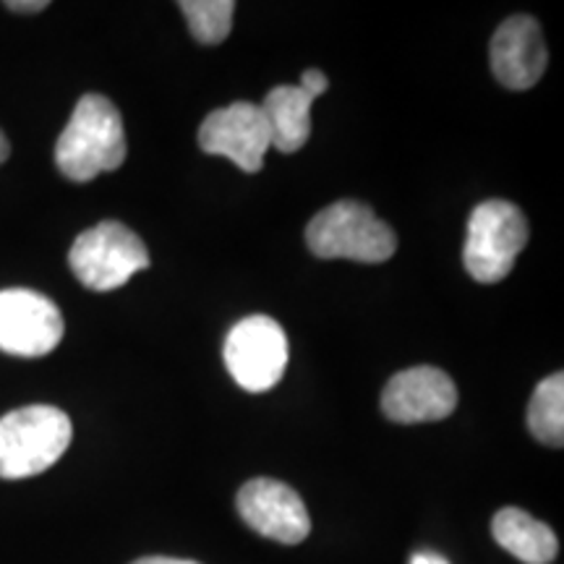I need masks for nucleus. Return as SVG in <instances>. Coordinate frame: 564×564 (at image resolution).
<instances>
[{"label":"nucleus","mask_w":564,"mask_h":564,"mask_svg":"<svg viewBox=\"0 0 564 564\" xmlns=\"http://www.w3.org/2000/svg\"><path fill=\"white\" fill-rule=\"evenodd\" d=\"M126 131L121 112L102 95H84L55 144V162L68 181L87 183L123 165Z\"/></svg>","instance_id":"nucleus-1"},{"label":"nucleus","mask_w":564,"mask_h":564,"mask_svg":"<svg viewBox=\"0 0 564 564\" xmlns=\"http://www.w3.org/2000/svg\"><path fill=\"white\" fill-rule=\"evenodd\" d=\"M74 426L61 408L26 405L0 419V478L45 474L68 449Z\"/></svg>","instance_id":"nucleus-2"},{"label":"nucleus","mask_w":564,"mask_h":564,"mask_svg":"<svg viewBox=\"0 0 564 564\" xmlns=\"http://www.w3.org/2000/svg\"><path fill=\"white\" fill-rule=\"evenodd\" d=\"M306 243L319 259H350L361 264L387 262L398 251V236L369 204L340 199L324 207L306 228Z\"/></svg>","instance_id":"nucleus-3"},{"label":"nucleus","mask_w":564,"mask_h":564,"mask_svg":"<svg viewBox=\"0 0 564 564\" xmlns=\"http://www.w3.org/2000/svg\"><path fill=\"white\" fill-rule=\"evenodd\" d=\"M528 236L531 230L520 207L505 199L481 202L468 220V238L463 246L465 272L484 285L502 282L525 249Z\"/></svg>","instance_id":"nucleus-4"},{"label":"nucleus","mask_w":564,"mask_h":564,"mask_svg":"<svg viewBox=\"0 0 564 564\" xmlns=\"http://www.w3.org/2000/svg\"><path fill=\"white\" fill-rule=\"evenodd\" d=\"M68 264L84 288L108 293L126 285L137 272L147 270L150 251L123 223L105 220L76 238L70 246Z\"/></svg>","instance_id":"nucleus-5"},{"label":"nucleus","mask_w":564,"mask_h":564,"mask_svg":"<svg viewBox=\"0 0 564 564\" xmlns=\"http://www.w3.org/2000/svg\"><path fill=\"white\" fill-rule=\"evenodd\" d=\"M223 356L241 390L267 392L285 377L288 335L272 316H249L225 337Z\"/></svg>","instance_id":"nucleus-6"},{"label":"nucleus","mask_w":564,"mask_h":564,"mask_svg":"<svg viewBox=\"0 0 564 564\" xmlns=\"http://www.w3.org/2000/svg\"><path fill=\"white\" fill-rule=\"evenodd\" d=\"M66 333L61 308L37 291H0V350L21 358H40L58 348Z\"/></svg>","instance_id":"nucleus-7"},{"label":"nucleus","mask_w":564,"mask_h":564,"mask_svg":"<svg viewBox=\"0 0 564 564\" xmlns=\"http://www.w3.org/2000/svg\"><path fill=\"white\" fill-rule=\"evenodd\" d=\"M199 147L215 158H228L246 173H259L272 147L262 108L253 102H232L212 110L199 129Z\"/></svg>","instance_id":"nucleus-8"},{"label":"nucleus","mask_w":564,"mask_h":564,"mask_svg":"<svg viewBox=\"0 0 564 564\" xmlns=\"http://www.w3.org/2000/svg\"><path fill=\"white\" fill-rule=\"evenodd\" d=\"M238 512L246 525L280 544H301L312 533L306 505L291 486L274 478H253L238 491Z\"/></svg>","instance_id":"nucleus-9"},{"label":"nucleus","mask_w":564,"mask_h":564,"mask_svg":"<svg viewBox=\"0 0 564 564\" xmlns=\"http://www.w3.org/2000/svg\"><path fill=\"white\" fill-rule=\"evenodd\" d=\"M457 387L436 366H413L387 382L382 413L394 423H432L453 415Z\"/></svg>","instance_id":"nucleus-10"},{"label":"nucleus","mask_w":564,"mask_h":564,"mask_svg":"<svg viewBox=\"0 0 564 564\" xmlns=\"http://www.w3.org/2000/svg\"><path fill=\"white\" fill-rule=\"evenodd\" d=\"M491 74L507 89L523 91L544 76L549 51L541 24L533 17H510L494 32L489 47Z\"/></svg>","instance_id":"nucleus-11"},{"label":"nucleus","mask_w":564,"mask_h":564,"mask_svg":"<svg viewBox=\"0 0 564 564\" xmlns=\"http://www.w3.org/2000/svg\"><path fill=\"white\" fill-rule=\"evenodd\" d=\"M316 97L301 87L282 84L264 97L262 116L270 129V144L282 154L299 152L312 137V105Z\"/></svg>","instance_id":"nucleus-12"},{"label":"nucleus","mask_w":564,"mask_h":564,"mask_svg":"<svg viewBox=\"0 0 564 564\" xmlns=\"http://www.w3.org/2000/svg\"><path fill=\"white\" fill-rule=\"evenodd\" d=\"M491 533L497 544L525 564H549L556 560L560 541L552 528L518 507H505L494 514Z\"/></svg>","instance_id":"nucleus-13"},{"label":"nucleus","mask_w":564,"mask_h":564,"mask_svg":"<svg viewBox=\"0 0 564 564\" xmlns=\"http://www.w3.org/2000/svg\"><path fill=\"white\" fill-rule=\"evenodd\" d=\"M528 429L541 444H564V373H552L535 387L528 405Z\"/></svg>","instance_id":"nucleus-14"},{"label":"nucleus","mask_w":564,"mask_h":564,"mask_svg":"<svg viewBox=\"0 0 564 564\" xmlns=\"http://www.w3.org/2000/svg\"><path fill=\"white\" fill-rule=\"evenodd\" d=\"M178 9L186 17L194 40H199L202 45H220L228 40L232 13H236L232 0H181Z\"/></svg>","instance_id":"nucleus-15"},{"label":"nucleus","mask_w":564,"mask_h":564,"mask_svg":"<svg viewBox=\"0 0 564 564\" xmlns=\"http://www.w3.org/2000/svg\"><path fill=\"white\" fill-rule=\"evenodd\" d=\"M299 87H301L303 91H308V95H312V97H322L324 91H327L329 82H327V76L322 74V70L308 68V70H303V74H301V84H299Z\"/></svg>","instance_id":"nucleus-16"},{"label":"nucleus","mask_w":564,"mask_h":564,"mask_svg":"<svg viewBox=\"0 0 564 564\" xmlns=\"http://www.w3.org/2000/svg\"><path fill=\"white\" fill-rule=\"evenodd\" d=\"M6 9L21 13H37L42 9H47V3L45 0H32V3H19V0H13V3H6Z\"/></svg>","instance_id":"nucleus-17"},{"label":"nucleus","mask_w":564,"mask_h":564,"mask_svg":"<svg viewBox=\"0 0 564 564\" xmlns=\"http://www.w3.org/2000/svg\"><path fill=\"white\" fill-rule=\"evenodd\" d=\"M411 564H449V562L436 552H419V554H413Z\"/></svg>","instance_id":"nucleus-18"},{"label":"nucleus","mask_w":564,"mask_h":564,"mask_svg":"<svg viewBox=\"0 0 564 564\" xmlns=\"http://www.w3.org/2000/svg\"><path fill=\"white\" fill-rule=\"evenodd\" d=\"M133 564H199V562L175 560V556H144V560H137Z\"/></svg>","instance_id":"nucleus-19"},{"label":"nucleus","mask_w":564,"mask_h":564,"mask_svg":"<svg viewBox=\"0 0 564 564\" xmlns=\"http://www.w3.org/2000/svg\"><path fill=\"white\" fill-rule=\"evenodd\" d=\"M9 154H11V144H9V139H6V133L0 131V162L9 160Z\"/></svg>","instance_id":"nucleus-20"}]
</instances>
